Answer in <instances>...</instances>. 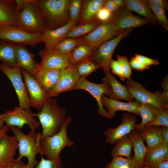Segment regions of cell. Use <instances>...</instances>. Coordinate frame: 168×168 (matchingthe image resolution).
Wrapping results in <instances>:
<instances>
[{"mask_svg": "<svg viewBox=\"0 0 168 168\" xmlns=\"http://www.w3.org/2000/svg\"><path fill=\"white\" fill-rule=\"evenodd\" d=\"M66 111L58 104L55 98H49L45 102L42 110L37 114V116L42 129L41 137L51 136L61 129L66 120Z\"/></svg>", "mask_w": 168, "mask_h": 168, "instance_id": "obj_1", "label": "cell"}, {"mask_svg": "<svg viewBox=\"0 0 168 168\" xmlns=\"http://www.w3.org/2000/svg\"><path fill=\"white\" fill-rule=\"evenodd\" d=\"M16 26L28 32L43 35L48 28L35 0H25L17 13Z\"/></svg>", "mask_w": 168, "mask_h": 168, "instance_id": "obj_2", "label": "cell"}, {"mask_svg": "<svg viewBox=\"0 0 168 168\" xmlns=\"http://www.w3.org/2000/svg\"><path fill=\"white\" fill-rule=\"evenodd\" d=\"M48 30L62 27L70 21L68 7L71 0H35Z\"/></svg>", "mask_w": 168, "mask_h": 168, "instance_id": "obj_3", "label": "cell"}, {"mask_svg": "<svg viewBox=\"0 0 168 168\" xmlns=\"http://www.w3.org/2000/svg\"><path fill=\"white\" fill-rule=\"evenodd\" d=\"M7 127L13 133L18 141L19 156L16 161L26 157L28 159L27 165L34 168L39 162L36 160L35 156L40 153V140L42 134L30 131L29 134L26 135L23 133L21 129L17 127Z\"/></svg>", "mask_w": 168, "mask_h": 168, "instance_id": "obj_4", "label": "cell"}, {"mask_svg": "<svg viewBox=\"0 0 168 168\" xmlns=\"http://www.w3.org/2000/svg\"><path fill=\"white\" fill-rule=\"evenodd\" d=\"M71 119L70 117L67 118L61 130L55 135L41 137L40 147L41 155L46 156L49 159L57 160L60 158V154L63 148L74 145V141L68 138L67 133Z\"/></svg>", "mask_w": 168, "mask_h": 168, "instance_id": "obj_5", "label": "cell"}, {"mask_svg": "<svg viewBox=\"0 0 168 168\" xmlns=\"http://www.w3.org/2000/svg\"><path fill=\"white\" fill-rule=\"evenodd\" d=\"M133 29L123 30L115 37L103 43L93 51L88 58L98 64L102 68L105 74L110 72V64L115 48Z\"/></svg>", "mask_w": 168, "mask_h": 168, "instance_id": "obj_6", "label": "cell"}, {"mask_svg": "<svg viewBox=\"0 0 168 168\" xmlns=\"http://www.w3.org/2000/svg\"><path fill=\"white\" fill-rule=\"evenodd\" d=\"M0 40L17 45L34 47L43 43L44 36L28 32L16 26L3 25L0 26Z\"/></svg>", "mask_w": 168, "mask_h": 168, "instance_id": "obj_7", "label": "cell"}, {"mask_svg": "<svg viewBox=\"0 0 168 168\" xmlns=\"http://www.w3.org/2000/svg\"><path fill=\"white\" fill-rule=\"evenodd\" d=\"M126 86L134 99L140 103L150 104L159 109L168 108V100L164 96L162 92H151L141 83L132 78L127 80Z\"/></svg>", "mask_w": 168, "mask_h": 168, "instance_id": "obj_8", "label": "cell"}, {"mask_svg": "<svg viewBox=\"0 0 168 168\" xmlns=\"http://www.w3.org/2000/svg\"><path fill=\"white\" fill-rule=\"evenodd\" d=\"M0 70L12 83L18 98L19 107L31 111L30 108L29 97L26 86L22 81L20 67L16 65L12 68L2 63L0 64Z\"/></svg>", "mask_w": 168, "mask_h": 168, "instance_id": "obj_9", "label": "cell"}, {"mask_svg": "<svg viewBox=\"0 0 168 168\" xmlns=\"http://www.w3.org/2000/svg\"><path fill=\"white\" fill-rule=\"evenodd\" d=\"M74 90H82L90 93L96 100L98 106V114L108 119H111L106 110L102 105L101 99L102 96L105 94L108 96L112 93V89L109 83L104 81L100 84L91 82L86 77H81L76 84Z\"/></svg>", "mask_w": 168, "mask_h": 168, "instance_id": "obj_10", "label": "cell"}, {"mask_svg": "<svg viewBox=\"0 0 168 168\" xmlns=\"http://www.w3.org/2000/svg\"><path fill=\"white\" fill-rule=\"evenodd\" d=\"M123 30L117 28L110 20L101 23L81 38L83 44L89 45L95 50L103 43L115 37Z\"/></svg>", "mask_w": 168, "mask_h": 168, "instance_id": "obj_11", "label": "cell"}, {"mask_svg": "<svg viewBox=\"0 0 168 168\" xmlns=\"http://www.w3.org/2000/svg\"><path fill=\"white\" fill-rule=\"evenodd\" d=\"M4 113V122L7 126H15L21 129L25 124H27L30 131L35 132L41 125L40 122L35 119L34 113L19 106L12 110H6Z\"/></svg>", "mask_w": 168, "mask_h": 168, "instance_id": "obj_12", "label": "cell"}, {"mask_svg": "<svg viewBox=\"0 0 168 168\" xmlns=\"http://www.w3.org/2000/svg\"><path fill=\"white\" fill-rule=\"evenodd\" d=\"M24 77L30 100V106L40 111L45 101L49 98L35 77L27 71L21 69Z\"/></svg>", "mask_w": 168, "mask_h": 168, "instance_id": "obj_13", "label": "cell"}, {"mask_svg": "<svg viewBox=\"0 0 168 168\" xmlns=\"http://www.w3.org/2000/svg\"><path fill=\"white\" fill-rule=\"evenodd\" d=\"M137 120L136 116L133 114L129 112L124 114L119 126L114 128L109 127L104 131L105 142L113 145L119 139L129 134L134 130V125Z\"/></svg>", "mask_w": 168, "mask_h": 168, "instance_id": "obj_14", "label": "cell"}, {"mask_svg": "<svg viewBox=\"0 0 168 168\" xmlns=\"http://www.w3.org/2000/svg\"><path fill=\"white\" fill-rule=\"evenodd\" d=\"M110 20L117 28L121 30L134 29L149 23L144 18L135 15L132 11L126 9L125 6L113 13Z\"/></svg>", "mask_w": 168, "mask_h": 168, "instance_id": "obj_15", "label": "cell"}, {"mask_svg": "<svg viewBox=\"0 0 168 168\" xmlns=\"http://www.w3.org/2000/svg\"><path fill=\"white\" fill-rule=\"evenodd\" d=\"M60 71V77L57 84L48 94L49 98L57 96L63 92L74 90V87L80 77L74 66L69 65Z\"/></svg>", "mask_w": 168, "mask_h": 168, "instance_id": "obj_16", "label": "cell"}, {"mask_svg": "<svg viewBox=\"0 0 168 168\" xmlns=\"http://www.w3.org/2000/svg\"><path fill=\"white\" fill-rule=\"evenodd\" d=\"M70 54H64L54 49L48 50L44 48L38 53L41 59L38 63V67L59 70L64 69L70 65Z\"/></svg>", "mask_w": 168, "mask_h": 168, "instance_id": "obj_17", "label": "cell"}, {"mask_svg": "<svg viewBox=\"0 0 168 168\" xmlns=\"http://www.w3.org/2000/svg\"><path fill=\"white\" fill-rule=\"evenodd\" d=\"M18 149L16 137L6 135L0 141V168L12 166L16 161L14 156Z\"/></svg>", "mask_w": 168, "mask_h": 168, "instance_id": "obj_18", "label": "cell"}, {"mask_svg": "<svg viewBox=\"0 0 168 168\" xmlns=\"http://www.w3.org/2000/svg\"><path fill=\"white\" fill-rule=\"evenodd\" d=\"M103 106L107 108V111L111 119L115 117L116 112L118 111H125L140 117L139 107L140 103L135 100L132 102H124L112 100L103 95L101 99Z\"/></svg>", "mask_w": 168, "mask_h": 168, "instance_id": "obj_19", "label": "cell"}, {"mask_svg": "<svg viewBox=\"0 0 168 168\" xmlns=\"http://www.w3.org/2000/svg\"><path fill=\"white\" fill-rule=\"evenodd\" d=\"M60 70L40 68L38 67L33 75L48 94L57 84L60 75Z\"/></svg>", "mask_w": 168, "mask_h": 168, "instance_id": "obj_20", "label": "cell"}, {"mask_svg": "<svg viewBox=\"0 0 168 168\" xmlns=\"http://www.w3.org/2000/svg\"><path fill=\"white\" fill-rule=\"evenodd\" d=\"M17 65L21 69L27 71L33 75L36 71L38 63L35 62V55L30 52L26 46L17 45L15 50Z\"/></svg>", "mask_w": 168, "mask_h": 168, "instance_id": "obj_21", "label": "cell"}, {"mask_svg": "<svg viewBox=\"0 0 168 168\" xmlns=\"http://www.w3.org/2000/svg\"><path fill=\"white\" fill-rule=\"evenodd\" d=\"M73 21H70L65 25L54 30H48L43 34L44 48L51 50L54 49L61 40L64 39L67 34L75 25Z\"/></svg>", "mask_w": 168, "mask_h": 168, "instance_id": "obj_22", "label": "cell"}, {"mask_svg": "<svg viewBox=\"0 0 168 168\" xmlns=\"http://www.w3.org/2000/svg\"><path fill=\"white\" fill-rule=\"evenodd\" d=\"M103 80L108 82L111 86L112 92L108 96L109 98L119 101L125 100L131 102L134 100L133 97L126 86H124L117 80L110 72L105 74Z\"/></svg>", "mask_w": 168, "mask_h": 168, "instance_id": "obj_23", "label": "cell"}, {"mask_svg": "<svg viewBox=\"0 0 168 168\" xmlns=\"http://www.w3.org/2000/svg\"><path fill=\"white\" fill-rule=\"evenodd\" d=\"M18 12L16 0H0V26H16Z\"/></svg>", "mask_w": 168, "mask_h": 168, "instance_id": "obj_24", "label": "cell"}, {"mask_svg": "<svg viewBox=\"0 0 168 168\" xmlns=\"http://www.w3.org/2000/svg\"><path fill=\"white\" fill-rule=\"evenodd\" d=\"M129 135L132 143L134 152L133 157V168H138L143 165L148 150L139 132L134 130Z\"/></svg>", "mask_w": 168, "mask_h": 168, "instance_id": "obj_25", "label": "cell"}, {"mask_svg": "<svg viewBox=\"0 0 168 168\" xmlns=\"http://www.w3.org/2000/svg\"><path fill=\"white\" fill-rule=\"evenodd\" d=\"M125 8L143 16L151 24L154 26L157 25L147 0H125Z\"/></svg>", "mask_w": 168, "mask_h": 168, "instance_id": "obj_26", "label": "cell"}, {"mask_svg": "<svg viewBox=\"0 0 168 168\" xmlns=\"http://www.w3.org/2000/svg\"><path fill=\"white\" fill-rule=\"evenodd\" d=\"M105 0H82V12L78 24L95 20L97 13L103 6Z\"/></svg>", "mask_w": 168, "mask_h": 168, "instance_id": "obj_27", "label": "cell"}, {"mask_svg": "<svg viewBox=\"0 0 168 168\" xmlns=\"http://www.w3.org/2000/svg\"><path fill=\"white\" fill-rule=\"evenodd\" d=\"M139 133L144 140L146 142L148 151L163 143L161 135V126L145 127Z\"/></svg>", "mask_w": 168, "mask_h": 168, "instance_id": "obj_28", "label": "cell"}, {"mask_svg": "<svg viewBox=\"0 0 168 168\" xmlns=\"http://www.w3.org/2000/svg\"><path fill=\"white\" fill-rule=\"evenodd\" d=\"M166 160H168V144L162 143L147 152L143 165L150 166Z\"/></svg>", "mask_w": 168, "mask_h": 168, "instance_id": "obj_29", "label": "cell"}, {"mask_svg": "<svg viewBox=\"0 0 168 168\" xmlns=\"http://www.w3.org/2000/svg\"><path fill=\"white\" fill-rule=\"evenodd\" d=\"M17 45L0 40V59L2 63L13 68L17 65L15 50Z\"/></svg>", "mask_w": 168, "mask_h": 168, "instance_id": "obj_30", "label": "cell"}, {"mask_svg": "<svg viewBox=\"0 0 168 168\" xmlns=\"http://www.w3.org/2000/svg\"><path fill=\"white\" fill-rule=\"evenodd\" d=\"M157 109L151 105L141 103L139 107V111L142 120L140 124H134V130L139 132L142 131L146 124L155 118Z\"/></svg>", "mask_w": 168, "mask_h": 168, "instance_id": "obj_31", "label": "cell"}, {"mask_svg": "<svg viewBox=\"0 0 168 168\" xmlns=\"http://www.w3.org/2000/svg\"><path fill=\"white\" fill-rule=\"evenodd\" d=\"M114 144L111 150V156H123L127 158L131 157L133 144L129 134L119 140Z\"/></svg>", "mask_w": 168, "mask_h": 168, "instance_id": "obj_32", "label": "cell"}, {"mask_svg": "<svg viewBox=\"0 0 168 168\" xmlns=\"http://www.w3.org/2000/svg\"><path fill=\"white\" fill-rule=\"evenodd\" d=\"M102 23L96 19L82 24L76 25L67 34L65 38H78L82 36H85Z\"/></svg>", "mask_w": 168, "mask_h": 168, "instance_id": "obj_33", "label": "cell"}, {"mask_svg": "<svg viewBox=\"0 0 168 168\" xmlns=\"http://www.w3.org/2000/svg\"><path fill=\"white\" fill-rule=\"evenodd\" d=\"M94 50L89 45L82 44L77 46L71 53L69 60L70 65L74 66L79 62L88 58Z\"/></svg>", "mask_w": 168, "mask_h": 168, "instance_id": "obj_34", "label": "cell"}, {"mask_svg": "<svg viewBox=\"0 0 168 168\" xmlns=\"http://www.w3.org/2000/svg\"><path fill=\"white\" fill-rule=\"evenodd\" d=\"M82 44L81 38H66L59 42L53 49L63 54H68L77 46Z\"/></svg>", "mask_w": 168, "mask_h": 168, "instance_id": "obj_35", "label": "cell"}, {"mask_svg": "<svg viewBox=\"0 0 168 168\" xmlns=\"http://www.w3.org/2000/svg\"><path fill=\"white\" fill-rule=\"evenodd\" d=\"M74 67L80 77H85L100 68L98 64L89 58L79 62Z\"/></svg>", "mask_w": 168, "mask_h": 168, "instance_id": "obj_36", "label": "cell"}, {"mask_svg": "<svg viewBox=\"0 0 168 168\" xmlns=\"http://www.w3.org/2000/svg\"><path fill=\"white\" fill-rule=\"evenodd\" d=\"M82 0H71L68 7V14L70 21L76 24L78 23L81 15Z\"/></svg>", "mask_w": 168, "mask_h": 168, "instance_id": "obj_37", "label": "cell"}, {"mask_svg": "<svg viewBox=\"0 0 168 168\" xmlns=\"http://www.w3.org/2000/svg\"><path fill=\"white\" fill-rule=\"evenodd\" d=\"M151 126L168 127V108L157 109L155 118L145 127Z\"/></svg>", "mask_w": 168, "mask_h": 168, "instance_id": "obj_38", "label": "cell"}, {"mask_svg": "<svg viewBox=\"0 0 168 168\" xmlns=\"http://www.w3.org/2000/svg\"><path fill=\"white\" fill-rule=\"evenodd\" d=\"M149 4L157 22H158L166 30L168 31V20L166 10L161 7L149 3Z\"/></svg>", "mask_w": 168, "mask_h": 168, "instance_id": "obj_39", "label": "cell"}, {"mask_svg": "<svg viewBox=\"0 0 168 168\" xmlns=\"http://www.w3.org/2000/svg\"><path fill=\"white\" fill-rule=\"evenodd\" d=\"M125 166L133 168V157L127 158L122 156H114L111 161L108 163L106 167L107 168H120Z\"/></svg>", "mask_w": 168, "mask_h": 168, "instance_id": "obj_40", "label": "cell"}, {"mask_svg": "<svg viewBox=\"0 0 168 168\" xmlns=\"http://www.w3.org/2000/svg\"><path fill=\"white\" fill-rule=\"evenodd\" d=\"M116 58L121 65L126 78L127 80L131 79L132 68L129 59L125 56L119 55H117Z\"/></svg>", "mask_w": 168, "mask_h": 168, "instance_id": "obj_41", "label": "cell"}, {"mask_svg": "<svg viewBox=\"0 0 168 168\" xmlns=\"http://www.w3.org/2000/svg\"><path fill=\"white\" fill-rule=\"evenodd\" d=\"M36 168H63L62 159L61 157L56 160L46 159L41 156Z\"/></svg>", "mask_w": 168, "mask_h": 168, "instance_id": "obj_42", "label": "cell"}, {"mask_svg": "<svg viewBox=\"0 0 168 168\" xmlns=\"http://www.w3.org/2000/svg\"><path fill=\"white\" fill-rule=\"evenodd\" d=\"M110 68L111 69V72L117 76L121 80L123 81L125 80L126 78L121 65L117 60L112 59L110 64Z\"/></svg>", "mask_w": 168, "mask_h": 168, "instance_id": "obj_43", "label": "cell"}, {"mask_svg": "<svg viewBox=\"0 0 168 168\" xmlns=\"http://www.w3.org/2000/svg\"><path fill=\"white\" fill-rule=\"evenodd\" d=\"M133 57L137 61L142 64L149 67L153 65H156L160 63L156 59H153L146 56L136 53Z\"/></svg>", "mask_w": 168, "mask_h": 168, "instance_id": "obj_44", "label": "cell"}, {"mask_svg": "<svg viewBox=\"0 0 168 168\" xmlns=\"http://www.w3.org/2000/svg\"><path fill=\"white\" fill-rule=\"evenodd\" d=\"M113 13L103 7L98 12L96 19L101 22H106L111 20Z\"/></svg>", "mask_w": 168, "mask_h": 168, "instance_id": "obj_45", "label": "cell"}, {"mask_svg": "<svg viewBox=\"0 0 168 168\" xmlns=\"http://www.w3.org/2000/svg\"><path fill=\"white\" fill-rule=\"evenodd\" d=\"M130 62L132 69L133 68L139 72H142L150 69L149 67L137 61L133 57H131Z\"/></svg>", "mask_w": 168, "mask_h": 168, "instance_id": "obj_46", "label": "cell"}, {"mask_svg": "<svg viewBox=\"0 0 168 168\" xmlns=\"http://www.w3.org/2000/svg\"><path fill=\"white\" fill-rule=\"evenodd\" d=\"M147 1L149 3L161 7L165 10H168L167 1L165 0H147Z\"/></svg>", "mask_w": 168, "mask_h": 168, "instance_id": "obj_47", "label": "cell"}, {"mask_svg": "<svg viewBox=\"0 0 168 168\" xmlns=\"http://www.w3.org/2000/svg\"><path fill=\"white\" fill-rule=\"evenodd\" d=\"M103 7L112 13L116 12L119 9L112 0H105Z\"/></svg>", "mask_w": 168, "mask_h": 168, "instance_id": "obj_48", "label": "cell"}, {"mask_svg": "<svg viewBox=\"0 0 168 168\" xmlns=\"http://www.w3.org/2000/svg\"><path fill=\"white\" fill-rule=\"evenodd\" d=\"M163 91L162 94L168 100V76L167 75L164 78L161 84Z\"/></svg>", "mask_w": 168, "mask_h": 168, "instance_id": "obj_49", "label": "cell"}, {"mask_svg": "<svg viewBox=\"0 0 168 168\" xmlns=\"http://www.w3.org/2000/svg\"><path fill=\"white\" fill-rule=\"evenodd\" d=\"M161 135L163 143L168 144V127H161Z\"/></svg>", "mask_w": 168, "mask_h": 168, "instance_id": "obj_50", "label": "cell"}, {"mask_svg": "<svg viewBox=\"0 0 168 168\" xmlns=\"http://www.w3.org/2000/svg\"><path fill=\"white\" fill-rule=\"evenodd\" d=\"M149 166L152 168H168V160L161 161Z\"/></svg>", "mask_w": 168, "mask_h": 168, "instance_id": "obj_51", "label": "cell"}, {"mask_svg": "<svg viewBox=\"0 0 168 168\" xmlns=\"http://www.w3.org/2000/svg\"><path fill=\"white\" fill-rule=\"evenodd\" d=\"M12 168H34L31 167L27 165H25L23 161L21 160L16 161L12 166Z\"/></svg>", "mask_w": 168, "mask_h": 168, "instance_id": "obj_52", "label": "cell"}, {"mask_svg": "<svg viewBox=\"0 0 168 168\" xmlns=\"http://www.w3.org/2000/svg\"><path fill=\"white\" fill-rule=\"evenodd\" d=\"M112 1L119 9L125 6V0H112Z\"/></svg>", "mask_w": 168, "mask_h": 168, "instance_id": "obj_53", "label": "cell"}, {"mask_svg": "<svg viewBox=\"0 0 168 168\" xmlns=\"http://www.w3.org/2000/svg\"><path fill=\"white\" fill-rule=\"evenodd\" d=\"M9 130V128L6 125L0 130V141L7 135L6 133Z\"/></svg>", "mask_w": 168, "mask_h": 168, "instance_id": "obj_54", "label": "cell"}, {"mask_svg": "<svg viewBox=\"0 0 168 168\" xmlns=\"http://www.w3.org/2000/svg\"><path fill=\"white\" fill-rule=\"evenodd\" d=\"M4 113L2 114H0V130L2 128L5 126L4 124Z\"/></svg>", "mask_w": 168, "mask_h": 168, "instance_id": "obj_55", "label": "cell"}, {"mask_svg": "<svg viewBox=\"0 0 168 168\" xmlns=\"http://www.w3.org/2000/svg\"><path fill=\"white\" fill-rule=\"evenodd\" d=\"M138 168H152L149 166L143 165Z\"/></svg>", "mask_w": 168, "mask_h": 168, "instance_id": "obj_56", "label": "cell"}, {"mask_svg": "<svg viewBox=\"0 0 168 168\" xmlns=\"http://www.w3.org/2000/svg\"><path fill=\"white\" fill-rule=\"evenodd\" d=\"M12 166H9L6 167L2 168H12Z\"/></svg>", "mask_w": 168, "mask_h": 168, "instance_id": "obj_57", "label": "cell"}, {"mask_svg": "<svg viewBox=\"0 0 168 168\" xmlns=\"http://www.w3.org/2000/svg\"><path fill=\"white\" fill-rule=\"evenodd\" d=\"M105 168H107L105 167Z\"/></svg>", "mask_w": 168, "mask_h": 168, "instance_id": "obj_58", "label": "cell"}]
</instances>
